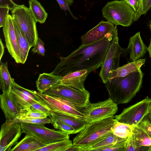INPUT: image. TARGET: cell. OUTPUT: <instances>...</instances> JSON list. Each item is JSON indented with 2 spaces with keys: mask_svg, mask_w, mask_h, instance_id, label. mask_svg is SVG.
I'll use <instances>...</instances> for the list:
<instances>
[{
  "mask_svg": "<svg viewBox=\"0 0 151 151\" xmlns=\"http://www.w3.org/2000/svg\"><path fill=\"white\" fill-rule=\"evenodd\" d=\"M118 36L117 26L101 40L87 45H81L60 62L51 73L63 77L68 73L82 70L90 73L101 67L114 38Z\"/></svg>",
  "mask_w": 151,
  "mask_h": 151,
  "instance_id": "6da1fadb",
  "label": "cell"
},
{
  "mask_svg": "<svg viewBox=\"0 0 151 151\" xmlns=\"http://www.w3.org/2000/svg\"><path fill=\"white\" fill-rule=\"evenodd\" d=\"M143 73L141 69L124 77H115L105 83L110 98L117 104L127 103L142 87Z\"/></svg>",
  "mask_w": 151,
  "mask_h": 151,
  "instance_id": "7a4b0ae2",
  "label": "cell"
},
{
  "mask_svg": "<svg viewBox=\"0 0 151 151\" xmlns=\"http://www.w3.org/2000/svg\"><path fill=\"white\" fill-rule=\"evenodd\" d=\"M114 117L88 124L73 139V144L79 151L102 137L112 132V129L117 121Z\"/></svg>",
  "mask_w": 151,
  "mask_h": 151,
  "instance_id": "3957f363",
  "label": "cell"
},
{
  "mask_svg": "<svg viewBox=\"0 0 151 151\" xmlns=\"http://www.w3.org/2000/svg\"><path fill=\"white\" fill-rule=\"evenodd\" d=\"M102 15L108 21L115 26H130L135 13L132 8L124 0L108 2L103 8Z\"/></svg>",
  "mask_w": 151,
  "mask_h": 151,
  "instance_id": "277c9868",
  "label": "cell"
},
{
  "mask_svg": "<svg viewBox=\"0 0 151 151\" xmlns=\"http://www.w3.org/2000/svg\"><path fill=\"white\" fill-rule=\"evenodd\" d=\"M12 16L24 34L30 47H34L38 38L37 22L29 8L24 4L17 5L11 10Z\"/></svg>",
  "mask_w": 151,
  "mask_h": 151,
  "instance_id": "5b68a950",
  "label": "cell"
},
{
  "mask_svg": "<svg viewBox=\"0 0 151 151\" xmlns=\"http://www.w3.org/2000/svg\"><path fill=\"white\" fill-rule=\"evenodd\" d=\"M9 95L19 114L29 110L30 106L35 102L46 106L38 92L23 87L18 84L14 79Z\"/></svg>",
  "mask_w": 151,
  "mask_h": 151,
  "instance_id": "8992f818",
  "label": "cell"
},
{
  "mask_svg": "<svg viewBox=\"0 0 151 151\" xmlns=\"http://www.w3.org/2000/svg\"><path fill=\"white\" fill-rule=\"evenodd\" d=\"M45 104L51 110L57 111L85 120L87 106L77 104L63 98L51 96L38 92Z\"/></svg>",
  "mask_w": 151,
  "mask_h": 151,
  "instance_id": "52a82bcc",
  "label": "cell"
},
{
  "mask_svg": "<svg viewBox=\"0 0 151 151\" xmlns=\"http://www.w3.org/2000/svg\"><path fill=\"white\" fill-rule=\"evenodd\" d=\"M20 123L22 133L34 136L40 142L46 145L69 139V134L61 131H56L49 129L42 124Z\"/></svg>",
  "mask_w": 151,
  "mask_h": 151,
  "instance_id": "ba28073f",
  "label": "cell"
},
{
  "mask_svg": "<svg viewBox=\"0 0 151 151\" xmlns=\"http://www.w3.org/2000/svg\"><path fill=\"white\" fill-rule=\"evenodd\" d=\"M118 35L113 39L101 66L99 76L104 84L109 79L110 71L119 67L120 57L128 51L127 48L120 47Z\"/></svg>",
  "mask_w": 151,
  "mask_h": 151,
  "instance_id": "9c48e42d",
  "label": "cell"
},
{
  "mask_svg": "<svg viewBox=\"0 0 151 151\" xmlns=\"http://www.w3.org/2000/svg\"><path fill=\"white\" fill-rule=\"evenodd\" d=\"M42 93L63 98L83 105L87 106L90 103L88 91L76 89L62 83L54 86Z\"/></svg>",
  "mask_w": 151,
  "mask_h": 151,
  "instance_id": "30bf717a",
  "label": "cell"
},
{
  "mask_svg": "<svg viewBox=\"0 0 151 151\" xmlns=\"http://www.w3.org/2000/svg\"><path fill=\"white\" fill-rule=\"evenodd\" d=\"M151 98L148 96L138 103L124 109L114 118L119 122L132 126H137L149 114L148 107Z\"/></svg>",
  "mask_w": 151,
  "mask_h": 151,
  "instance_id": "8fae6325",
  "label": "cell"
},
{
  "mask_svg": "<svg viewBox=\"0 0 151 151\" xmlns=\"http://www.w3.org/2000/svg\"><path fill=\"white\" fill-rule=\"evenodd\" d=\"M118 109L117 104L109 98L96 103H90L85 120L89 124L114 117Z\"/></svg>",
  "mask_w": 151,
  "mask_h": 151,
  "instance_id": "7c38bea8",
  "label": "cell"
},
{
  "mask_svg": "<svg viewBox=\"0 0 151 151\" xmlns=\"http://www.w3.org/2000/svg\"><path fill=\"white\" fill-rule=\"evenodd\" d=\"M22 133L20 123L6 121L1 127L0 133V151H10L18 142Z\"/></svg>",
  "mask_w": 151,
  "mask_h": 151,
  "instance_id": "4fadbf2b",
  "label": "cell"
},
{
  "mask_svg": "<svg viewBox=\"0 0 151 151\" xmlns=\"http://www.w3.org/2000/svg\"><path fill=\"white\" fill-rule=\"evenodd\" d=\"M6 46L11 56L17 63H21L18 46L13 18L9 14L2 27Z\"/></svg>",
  "mask_w": 151,
  "mask_h": 151,
  "instance_id": "5bb4252c",
  "label": "cell"
},
{
  "mask_svg": "<svg viewBox=\"0 0 151 151\" xmlns=\"http://www.w3.org/2000/svg\"><path fill=\"white\" fill-rule=\"evenodd\" d=\"M115 26L109 21H101L96 26L81 37L82 45H87L99 41L111 32Z\"/></svg>",
  "mask_w": 151,
  "mask_h": 151,
  "instance_id": "9a60e30c",
  "label": "cell"
},
{
  "mask_svg": "<svg viewBox=\"0 0 151 151\" xmlns=\"http://www.w3.org/2000/svg\"><path fill=\"white\" fill-rule=\"evenodd\" d=\"M50 112V119L60 120L73 127L75 134L80 132L88 124L84 119L57 111L51 109Z\"/></svg>",
  "mask_w": 151,
  "mask_h": 151,
  "instance_id": "2e32d148",
  "label": "cell"
},
{
  "mask_svg": "<svg viewBox=\"0 0 151 151\" xmlns=\"http://www.w3.org/2000/svg\"><path fill=\"white\" fill-rule=\"evenodd\" d=\"M90 73L89 70L86 69L69 73L62 77V83L76 89L84 90V82Z\"/></svg>",
  "mask_w": 151,
  "mask_h": 151,
  "instance_id": "e0dca14e",
  "label": "cell"
},
{
  "mask_svg": "<svg viewBox=\"0 0 151 151\" xmlns=\"http://www.w3.org/2000/svg\"><path fill=\"white\" fill-rule=\"evenodd\" d=\"M147 48L141 37L139 32L131 37L127 48L128 51L129 52L130 60L135 61L144 57Z\"/></svg>",
  "mask_w": 151,
  "mask_h": 151,
  "instance_id": "ac0fdd59",
  "label": "cell"
},
{
  "mask_svg": "<svg viewBox=\"0 0 151 151\" xmlns=\"http://www.w3.org/2000/svg\"><path fill=\"white\" fill-rule=\"evenodd\" d=\"M127 138L119 137L112 132L102 137L87 146L81 149V151H98L100 149L125 141Z\"/></svg>",
  "mask_w": 151,
  "mask_h": 151,
  "instance_id": "d6986e66",
  "label": "cell"
},
{
  "mask_svg": "<svg viewBox=\"0 0 151 151\" xmlns=\"http://www.w3.org/2000/svg\"><path fill=\"white\" fill-rule=\"evenodd\" d=\"M62 78L51 73L40 74L36 82L37 89L39 93H43L54 86L62 83Z\"/></svg>",
  "mask_w": 151,
  "mask_h": 151,
  "instance_id": "ffe728a7",
  "label": "cell"
},
{
  "mask_svg": "<svg viewBox=\"0 0 151 151\" xmlns=\"http://www.w3.org/2000/svg\"><path fill=\"white\" fill-rule=\"evenodd\" d=\"M145 61V59L140 58L111 71L109 79L115 77H124L133 72L139 71Z\"/></svg>",
  "mask_w": 151,
  "mask_h": 151,
  "instance_id": "44dd1931",
  "label": "cell"
},
{
  "mask_svg": "<svg viewBox=\"0 0 151 151\" xmlns=\"http://www.w3.org/2000/svg\"><path fill=\"white\" fill-rule=\"evenodd\" d=\"M46 145L34 136L26 134L10 151H36Z\"/></svg>",
  "mask_w": 151,
  "mask_h": 151,
  "instance_id": "7402d4cb",
  "label": "cell"
},
{
  "mask_svg": "<svg viewBox=\"0 0 151 151\" xmlns=\"http://www.w3.org/2000/svg\"><path fill=\"white\" fill-rule=\"evenodd\" d=\"M132 126V134L138 151H151V138L138 126Z\"/></svg>",
  "mask_w": 151,
  "mask_h": 151,
  "instance_id": "603a6c76",
  "label": "cell"
},
{
  "mask_svg": "<svg viewBox=\"0 0 151 151\" xmlns=\"http://www.w3.org/2000/svg\"><path fill=\"white\" fill-rule=\"evenodd\" d=\"M0 106L6 121H12L15 119L19 115L15 106L11 99L9 93H3L0 95Z\"/></svg>",
  "mask_w": 151,
  "mask_h": 151,
  "instance_id": "cb8c5ba5",
  "label": "cell"
},
{
  "mask_svg": "<svg viewBox=\"0 0 151 151\" xmlns=\"http://www.w3.org/2000/svg\"><path fill=\"white\" fill-rule=\"evenodd\" d=\"M18 46L21 54V63L24 64L31 47L24 34L15 20L13 18Z\"/></svg>",
  "mask_w": 151,
  "mask_h": 151,
  "instance_id": "d4e9b609",
  "label": "cell"
},
{
  "mask_svg": "<svg viewBox=\"0 0 151 151\" xmlns=\"http://www.w3.org/2000/svg\"><path fill=\"white\" fill-rule=\"evenodd\" d=\"M0 68V89L3 93H9L14 79L11 78L8 70L7 62L1 63Z\"/></svg>",
  "mask_w": 151,
  "mask_h": 151,
  "instance_id": "484cf974",
  "label": "cell"
},
{
  "mask_svg": "<svg viewBox=\"0 0 151 151\" xmlns=\"http://www.w3.org/2000/svg\"><path fill=\"white\" fill-rule=\"evenodd\" d=\"M29 9L37 22L43 24L47 17L48 14L43 7L37 0H29Z\"/></svg>",
  "mask_w": 151,
  "mask_h": 151,
  "instance_id": "4316f807",
  "label": "cell"
},
{
  "mask_svg": "<svg viewBox=\"0 0 151 151\" xmlns=\"http://www.w3.org/2000/svg\"><path fill=\"white\" fill-rule=\"evenodd\" d=\"M132 125L117 121L113 126L112 131L116 136L126 138L132 134Z\"/></svg>",
  "mask_w": 151,
  "mask_h": 151,
  "instance_id": "83f0119b",
  "label": "cell"
},
{
  "mask_svg": "<svg viewBox=\"0 0 151 151\" xmlns=\"http://www.w3.org/2000/svg\"><path fill=\"white\" fill-rule=\"evenodd\" d=\"M73 144L69 139H65L47 145L36 151H66Z\"/></svg>",
  "mask_w": 151,
  "mask_h": 151,
  "instance_id": "f1b7e54d",
  "label": "cell"
},
{
  "mask_svg": "<svg viewBox=\"0 0 151 151\" xmlns=\"http://www.w3.org/2000/svg\"><path fill=\"white\" fill-rule=\"evenodd\" d=\"M151 7V0H139L138 8L135 12L133 22L137 21L140 16L145 15Z\"/></svg>",
  "mask_w": 151,
  "mask_h": 151,
  "instance_id": "f546056e",
  "label": "cell"
},
{
  "mask_svg": "<svg viewBox=\"0 0 151 151\" xmlns=\"http://www.w3.org/2000/svg\"><path fill=\"white\" fill-rule=\"evenodd\" d=\"M50 119L51 124L55 129L69 134H75V130L71 126L58 120Z\"/></svg>",
  "mask_w": 151,
  "mask_h": 151,
  "instance_id": "4dcf8cb0",
  "label": "cell"
},
{
  "mask_svg": "<svg viewBox=\"0 0 151 151\" xmlns=\"http://www.w3.org/2000/svg\"><path fill=\"white\" fill-rule=\"evenodd\" d=\"M47 116L44 113L29 110L27 112L19 114L15 119L30 118L42 119L47 118Z\"/></svg>",
  "mask_w": 151,
  "mask_h": 151,
  "instance_id": "1f68e13d",
  "label": "cell"
},
{
  "mask_svg": "<svg viewBox=\"0 0 151 151\" xmlns=\"http://www.w3.org/2000/svg\"><path fill=\"white\" fill-rule=\"evenodd\" d=\"M12 121L19 123L41 124L43 125L46 124L51 123L50 119L47 117L42 119L30 118L15 119Z\"/></svg>",
  "mask_w": 151,
  "mask_h": 151,
  "instance_id": "d6a6232c",
  "label": "cell"
},
{
  "mask_svg": "<svg viewBox=\"0 0 151 151\" xmlns=\"http://www.w3.org/2000/svg\"><path fill=\"white\" fill-rule=\"evenodd\" d=\"M29 110L44 113L48 116L51 114V109L47 106L38 102L32 104L30 106Z\"/></svg>",
  "mask_w": 151,
  "mask_h": 151,
  "instance_id": "836d02e7",
  "label": "cell"
},
{
  "mask_svg": "<svg viewBox=\"0 0 151 151\" xmlns=\"http://www.w3.org/2000/svg\"><path fill=\"white\" fill-rule=\"evenodd\" d=\"M147 115L137 126L143 129L151 138V120Z\"/></svg>",
  "mask_w": 151,
  "mask_h": 151,
  "instance_id": "e575fe53",
  "label": "cell"
},
{
  "mask_svg": "<svg viewBox=\"0 0 151 151\" xmlns=\"http://www.w3.org/2000/svg\"><path fill=\"white\" fill-rule=\"evenodd\" d=\"M56 1L58 3L62 10H64L66 13V11H69L73 18L76 19H77L73 15L69 8V6H71L74 3V0H56Z\"/></svg>",
  "mask_w": 151,
  "mask_h": 151,
  "instance_id": "d590c367",
  "label": "cell"
},
{
  "mask_svg": "<svg viewBox=\"0 0 151 151\" xmlns=\"http://www.w3.org/2000/svg\"><path fill=\"white\" fill-rule=\"evenodd\" d=\"M44 45V42L38 37L36 43L32 49V51L33 52V53H37L44 56L45 52Z\"/></svg>",
  "mask_w": 151,
  "mask_h": 151,
  "instance_id": "8d00e7d4",
  "label": "cell"
},
{
  "mask_svg": "<svg viewBox=\"0 0 151 151\" xmlns=\"http://www.w3.org/2000/svg\"><path fill=\"white\" fill-rule=\"evenodd\" d=\"M126 140L99 149L98 151H124Z\"/></svg>",
  "mask_w": 151,
  "mask_h": 151,
  "instance_id": "74e56055",
  "label": "cell"
},
{
  "mask_svg": "<svg viewBox=\"0 0 151 151\" xmlns=\"http://www.w3.org/2000/svg\"><path fill=\"white\" fill-rule=\"evenodd\" d=\"M138 151L136 146L132 134L127 137L124 148V151Z\"/></svg>",
  "mask_w": 151,
  "mask_h": 151,
  "instance_id": "f35d334b",
  "label": "cell"
},
{
  "mask_svg": "<svg viewBox=\"0 0 151 151\" xmlns=\"http://www.w3.org/2000/svg\"><path fill=\"white\" fill-rule=\"evenodd\" d=\"M9 10L7 5L0 6V27H3Z\"/></svg>",
  "mask_w": 151,
  "mask_h": 151,
  "instance_id": "ab89813d",
  "label": "cell"
},
{
  "mask_svg": "<svg viewBox=\"0 0 151 151\" xmlns=\"http://www.w3.org/2000/svg\"><path fill=\"white\" fill-rule=\"evenodd\" d=\"M7 5L10 10H13L17 5L12 0H0V6Z\"/></svg>",
  "mask_w": 151,
  "mask_h": 151,
  "instance_id": "60d3db41",
  "label": "cell"
},
{
  "mask_svg": "<svg viewBox=\"0 0 151 151\" xmlns=\"http://www.w3.org/2000/svg\"><path fill=\"white\" fill-rule=\"evenodd\" d=\"M134 10L135 12L137 10L139 6V0H124Z\"/></svg>",
  "mask_w": 151,
  "mask_h": 151,
  "instance_id": "b9f144b4",
  "label": "cell"
},
{
  "mask_svg": "<svg viewBox=\"0 0 151 151\" xmlns=\"http://www.w3.org/2000/svg\"><path fill=\"white\" fill-rule=\"evenodd\" d=\"M4 47L3 44L2 40L1 38L0 39V60L2 57L4 52Z\"/></svg>",
  "mask_w": 151,
  "mask_h": 151,
  "instance_id": "7bdbcfd3",
  "label": "cell"
},
{
  "mask_svg": "<svg viewBox=\"0 0 151 151\" xmlns=\"http://www.w3.org/2000/svg\"><path fill=\"white\" fill-rule=\"evenodd\" d=\"M79 151V148L73 145L67 150L66 151Z\"/></svg>",
  "mask_w": 151,
  "mask_h": 151,
  "instance_id": "ee69618b",
  "label": "cell"
},
{
  "mask_svg": "<svg viewBox=\"0 0 151 151\" xmlns=\"http://www.w3.org/2000/svg\"><path fill=\"white\" fill-rule=\"evenodd\" d=\"M147 51L149 52V57L151 58V38L150 45L147 48Z\"/></svg>",
  "mask_w": 151,
  "mask_h": 151,
  "instance_id": "f6af8a7d",
  "label": "cell"
},
{
  "mask_svg": "<svg viewBox=\"0 0 151 151\" xmlns=\"http://www.w3.org/2000/svg\"><path fill=\"white\" fill-rule=\"evenodd\" d=\"M148 112L149 113H151V98L149 105Z\"/></svg>",
  "mask_w": 151,
  "mask_h": 151,
  "instance_id": "bcb514c9",
  "label": "cell"
},
{
  "mask_svg": "<svg viewBox=\"0 0 151 151\" xmlns=\"http://www.w3.org/2000/svg\"><path fill=\"white\" fill-rule=\"evenodd\" d=\"M147 116L148 118L151 120V113H149Z\"/></svg>",
  "mask_w": 151,
  "mask_h": 151,
  "instance_id": "7dc6e473",
  "label": "cell"
},
{
  "mask_svg": "<svg viewBox=\"0 0 151 151\" xmlns=\"http://www.w3.org/2000/svg\"><path fill=\"white\" fill-rule=\"evenodd\" d=\"M149 26L150 28L151 31V21L150 22L149 24Z\"/></svg>",
  "mask_w": 151,
  "mask_h": 151,
  "instance_id": "c3c4849f",
  "label": "cell"
}]
</instances>
